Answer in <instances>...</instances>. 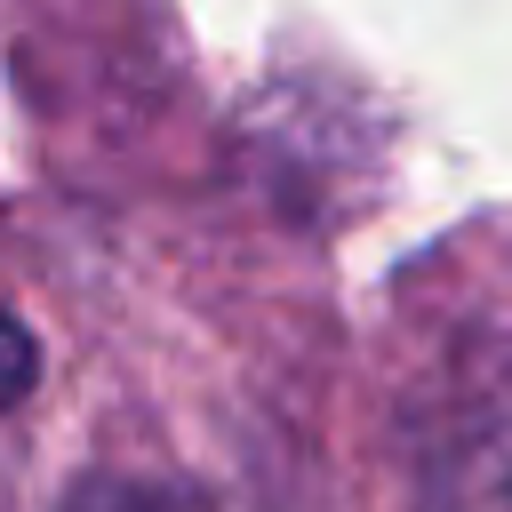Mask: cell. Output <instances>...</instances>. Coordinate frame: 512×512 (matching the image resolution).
Wrapping results in <instances>:
<instances>
[{
  "mask_svg": "<svg viewBox=\"0 0 512 512\" xmlns=\"http://www.w3.org/2000/svg\"><path fill=\"white\" fill-rule=\"evenodd\" d=\"M32 376H40V352H32V336H24V320L0 304V408H16L24 392H32Z\"/></svg>",
  "mask_w": 512,
  "mask_h": 512,
  "instance_id": "obj_2",
  "label": "cell"
},
{
  "mask_svg": "<svg viewBox=\"0 0 512 512\" xmlns=\"http://www.w3.org/2000/svg\"><path fill=\"white\" fill-rule=\"evenodd\" d=\"M416 512H512V320L480 328L424 400Z\"/></svg>",
  "mask_w": 512,
  "mask_h": 512,
  "instance_id": "obj_1",
  "label": "cell"
}]
</instances>
